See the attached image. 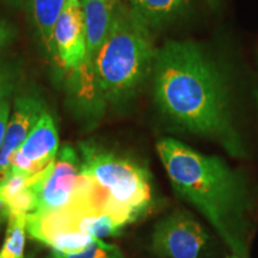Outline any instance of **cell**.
<instances>
[{
	"label": "cell",
	"mask_w": 258,
	"mask_h": 258,
	"mask_svg": "<svg viewBox=\"0 0 258 258\" xmlns=\"http://www.w3.org/2000/svg\"><path fill=\"white\" fill-rule=\"evenodd\" d=\"M67 0H28L29 12L40 41L50 56L55 57L53 31Z\"/></svg>",
	"instance_id": "obj_11"
},
{
	"label": "cell",
	"mask_w": 258,
	"mask_h": 258,
	"mask_svg": "<svg viewBox=\"0 0 258 258\" xmlns=\"http://www.w3.org/2000/svg\"><path fill=\"white\" fill-rule=\"evenodd\" d=\"M228 258H241V257H238V256H234V254H232V256L228 257Z\"/></svg>",
	"instance_id": "obj_20"
},
{
	"label": "cell",
	"mask_w": 258,
	"mask_h": 258,
	"mask_svg": "<svg viewBox=\"0 0 258 258\" xmlns=\"http://www.w3.org/2000/svg\"><path fill=\"white\" fill-rule=\"evenodd\" d=\"M209 234L191 213L176 209L154 226L151 249L160 258H201Z\"/></svg>",
	"instance_id": "obj_5"
},
{
	"label": "cell",
	"mask_w": 258,
	"mask_h": 258,
	"mask_svg": "<svg viewBox=\"0 0 258 258\" xmlns=\"http://www.w3.org/2000/svg\"><path fill=\"white\" fill-rule=\"evenodd\" d=\"M8 218H9L8 207H6L4 199H3L2 194H0V226L4 224L5 221H8Z\"/></svg>",
	"instance_id": "obj_18"
},
{
	"label": "cell",
	"mask_w": 258,
	"mask_h": 258,
	"mask_svg": "<svg viewBox=\"0 0 258 258\" xmlns=\"http://www.w3.org/2000/svg\"><path fill=\"white\" fill-rule=\"evenodd\" d=\"M48 258H124L121 250L114 244H109L102 239H97L86 249L74 252H59L51 251Z\"/></svg>",
	"instance_id": "obj_14"
},
{
	"label": "cell",
	"mask_w": 258,
	"mask_h": 258,
	"mask_svg": "<svg viewBox=\"0 0 258 258\" xmlns=\"http://www.w3.org/2000/svg\"><path fill=\"white\" fill-rule=\"evenodd\" d=\"M86 31V62L91 66L110 30L117 0H80Z\"/></svg>",
	"instance_id": "obj_10"
},
{
	"label": "cell",
	"mask_w": 258,
	"mask_h": 258,
	"mask_svg": "<svg viewBox=\"0 0 258 258\" xmlns=\"http://www.w3.org/2000/svg\"><path fill=\"white\" fill-rule=\"evenodd\" d=\"M0 258H2V257H0Z\"/></svg>",
	"instance_id": "obj_21"
},
{
	"label": "cell",
	"mask_w": 258,
	"mask_h": 258,
	"mask_svg": "<svg viewBox=\"0 0 258 258\" xmlns=\"http://www.w3.org/2000/svg\"><path fill=\"white\" fill-rule=\"evenodd\" d=\"M14 37H15L14 28H12L8 22L0 19V51L11 43V41L14 40Z\"/></svg>",
	"instance_id": "obj_17"
},
{
	"label": "cell",
	"mask_w": 258,
	"mask_h": 258,
	"mask_svg": "<svg viewBox=\"0 0 258 258\" xmlns=\"http://www.w3.org/2000/svg\"><path fill=\"white\" fill-rule=\"evenodd\" d=\"M79 157L82 169L127 213L132 222L152 211V176L146 166L133 158L93 143L80 144Z\"/></svg>",
	"instance_id": "obj_4"
},
{
	"label": "cell",
	"mask_w": 258,
	"mask_h": 258,
	"mask_svg": "<svg viewBox=\"0 0 258 258\" xmlns=\"http://www.w3.org/2000/svg\"><path fill=\"white\" fill-rule=\"evenodd\" d=\"M11 115V104H10L9 99L0 103V150H2L3 143H4L6 127H8V122Z\"/></svg>",
	"instance_id": "obj_16"
},
{
	"label": "cell",
	"mask_w": 258,
	"mask_h": 258,
	"mask_svg": "<svg viewBox=\"0 0 258 258\" xmlns=\"http://www.w3.org/2000/svg\"><path fill=\"white\" fill-rule=\"evenodd\" d=\"M17 84V73L9 64L0 62V103L8 101Z\"/></svg>",
	"instance_id": "obj_15"
},
{
	"label": "cell",
	"mask_w": 258,
	"mask_h": 258,
	"mask_svg": "<svg viewBox=\"0 0 258 258\" xmlns=\"http://www.w3.org/2000/svg\"><path fill=\"white\" fill-rule=\"evenodd\" d=\"M80 170L79 153L70 145L61 147L55 160L46 170L35 175L32 184L37 198L35 213L66 207L76 191Z\"/></svg>",
	"instance_id": "obj_6"
},
{
	"label": "cell",
	"mask_w": 258,
	"mask_h": 258,
	"mask_svg": "<svg viewBox=\"0 0 258 258\" xmlns=\"http://www.w3.org/2000/svg\"><path fill=\"white\" fill-rule=\"evenodd\" d=\"M208 4L212 6V8H217L219 5V3H220V0H207Z\"/></svg>",
	"instance_id": "obj_19"
},
{
	"label": "cell",
	"mask_w": 258,
	"mask_h": 258,
	"mask_svg": "<svg viewBox=\"0 0 258 258\" xmlns=\"http://www.w3.org/2000/svg\"><path fill=\"white\" fill-rule=\"evenodd\" d=\"M153 76L156 102L167 118L189 133L218 141L231 156H245L227 86L199 44L166 42L157 51Z\"/></svg>",
	"instance_id": "obj_1"
},
{
	"label": "cell",
	"mask_w": 258,
	"mask_h": 258,
	"mask_svg": "<svg viewBox=\"0 0 258 258\" xmlns=\"http://www.w3.org/2000/svg\"><path fill=\"white\" fill-rule=\"evenodd\" d=\"M59 152V132L54 117L47 110L19 146L11 159L10 170L37 175L55 160Z\"/></svg>",
	"instance_id": "obj_7"
},
{
	"label": "cell",
	"mask_w": 258,
	"mask_h": 258,
	"mask_svg": "<svg viewBox=\"0 0 258 258\" xmlns=\"http://www.w3.org/2000/svg\"><path fill=\"white\" fill-rule=\"evenodd\" d=\"M44 111L46 109L43 102L37 96L25 95L16 98L14 110L10 115L6 127L4 143L0 150V184L9 175L15 152L24 143Z\"/></svg>",
	"instance_id": "obj_9"
},
{
	"label": "cell",
	"mask_w": 258,
	"mask_h": 258,
	"mask_svg": "<svg viewBox=\"0 0 258 258\" xmlns=\"http://www.w3.org/2000/svg\"><path fill=\"white\" fill-rule=\"evenodd\" d=\"M157 51L146 22L117 2L110 30L92 62L98 99L120 103L133 96L152 72Z\"/></svg>",
	"instance_id": "obj_3"
},
{
	"label": "cell",
	"mask_w": 258,
	"mask_h": 258,
	"mask_svg": "<svg viewBox=\"0 0 258 258\" xmlns=\"http://www.w3.org/2000/svg\"><path fill=\"white\" fill-rule=\"evenodd\" d=\"M55 57L67 70H79L86 62V31L80 0H67L53 31Z\"/></svg>",
	"instance_id": "obj_8"
},
{
	"label": "cell",
	"mask_w": 258,
	"mask_h": 258,
	"mask_svg": "<svg viewBox=\"0 0 258 258\" xmlns=\"http://www.w3.org/2000/svg\"><path fill=\"white\" fill-rule=\"evenodd\" d=\"M28 215H9L8 228L0 250L2 258H24Z\"/></svg>",
	"instance_id": "obj_13"
},
{
	"label": "cell",
	"mask_w": 258,
	"mask_h": 258,
	"mask_svg": "<svg viewBox=\"0 0 258 258\" xmlns=\"http://www.w3.org/2000/svg\"><path fill=\"white\" fill-rule=\"evenodd\" d=\"M131 8L151 29L172 22L188 6L189 0H129Z\"/></svg>",
	"instance_id": "obj_12"
},
{
	"label": "cell",
	"mask_w": 258,
	"mask_h": 258,
	"mask_svg": "<svg viewBox=\"0 0 258 258\" xmlns=\"http://www.w3.org/2000/svg\"><path fill=\"white\" fill-rule=\"evenodd\" d=\"M157 152L177 195L201 213L232 254L249 258L254 200L246 178L173 138L158 140Z\"/></svg>",
	"instance_id": "obj_2"
}]
</instances>
